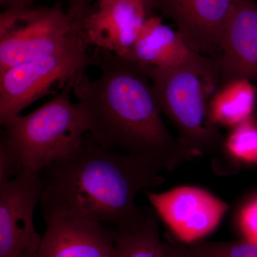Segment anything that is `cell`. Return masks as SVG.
<instances>
[{
    "label": "cell",
    "mask_w": 257,
    "mask_h": 257,
    "mask_svg": "<svg viewBox=\"0 0 257 257\" xmlns=\"http://www.w3.org/2000/svg\"><path fill=\"white\" fill-rule=\"evenodd\" d=\"M94 65L100 75L85 72L74 84V95L87 117L96 143L136 158L162 172H172L196 157L167 128L143 66L96 48Z\"/></svg>",
    "instance_id": "cell-1"
},
{
    "label": "cell",
    "mask_w": 257,
    "mask_h": 257,
    "mask_svg": "<svg viewBox=\"0 0 257 257\" xmlns=\"http://www.w3.org/2000/svg\"><path fill=\"white\" fill-rule=\"evenodd\" d=\"M40 175L44 219L110 223L118 230L133 229L145 219L146 210L135 204L137 194L165 182L158 171L127 154L101 147L89 134Z\"/></svg>",
    "instance_id": "cell-2"
},
{
    "label": "cell",
    "mask_w": 257,
    "mask_h": 257,
    "mask_svg": "<svg viewBox=\"0 0 257 257\" xmlns=\"http://www.w3.org/2000/svg\"><path fill=\"white\" fill-rule=\"evenodd\" d=\"M78 76L71 79L46 104L3 125L0 180L21 172L41 173L82 144L89 133L87 117L80 104L70 99Z\"/></svg>",
    "instance_id": "cell-3"
},
{
    "label": "cell",
    "mask_w": 257,
    "mask_h": 257,
    "mask_svg": "<svg viewBox=\"0 0 257 257\" xmlns=\"http://www.w3.org/2000/svg\"><path fill=\"white\" fill-rule=\"evenodd\" d=\"M143 66L161 113L175 126L179 143L197 157L224 151L225 139L211 120L207 101L215 88L192 69Z\"/></svg>",
    "instance_id": "cell-4"
},
{
    "label": "cell",
    "mask_w": 257,
    "mask_h": 257,
    "mask_svg": "<svg viewBox=\"0 0 257 257\" xmlns=\"http://www.w3.org/2000/svg\"><path fill=\"white\" fill-rule=\"evenodd\" d=\"M84 20L58 7L33 4L3 10L0 15V72L51 55L84 37Z\"/></svg>",
    "instance_id": "cell-5"
},
{
    "label": "cell",
    "mask_w": 257,
    "mask_h": 257,
    "mask_svg": "<svg viewBox=\"0 0 257 257\" xmlns=\"http://www.w3.org/2000/svg\"><path fill=\"white\" fill-rule=\"evenodd\" d=\"M85 37H79L51 55L19 64L0 72V122L18 116L42 96L63 88L90 65Z\"/></svg>",
    "instance_id": "cell-6"
},
{
    "label": "cell",
    "mask_w": 257,
    "mask_h": 257,
    "mask_svg": "<svg viewBox=\"0 0 257 257\" xmlns=\"http://www.w3.org/2000/svg\"><path fill=\"white\" fill-rule=\"evenodd\" d=\"M42 192L40 173L0 180V257H37L42 237L33 216Z\"/></svg>",
    "instance_id": "cell-7"
},
{
    "label": "cell",
    "mask_w": 257,
    "mask_h": 257,
    "mask_svg": "<svg viewBox=\"0 0 257 257\" xmlns=\"http://www.w3.org/2000/svg\"><path fill=\"white\" fill-rule=\"evenodd\" d=\"M126 60L160 69H192L213 87L221 85L219 58H211L191 50L177 30L152 15L142 28Z\"/></svg>",
    "instance_id": "cell-8"
},
{
    "label": "cell",
    "mask_w": 257,
    "mask_h": 257,
    "mask_svg": "<svg viewBox=\"0 0 257 257\" xmlns=\"http://www.w3.org/2000/svg\"><path fill=\"white\" fill-rule=\"evenodd\" d=\"M157 216L182 242H196L215 229L229 205L204 189L182 187L147 192Z\"/></svg>",
    "instance_id": "cell-9"
},
{
    "label": "cell",
    "mask_w": 257,
    "mask_h": 257,
    "mask_svg": "<svg viewBox=\"0 0 257 257\" xmlns=\"http://www.w3.org/2000/svg\"><path fill=\"white\" fill-rule=\"evenodd\" d=\"M236 0H155L154 8L170 19L187 46L219 58L222 37Z\"/></svg>",
    "instance_id": "cell-10"
},
{
    "label": "cell",
    "mask_w": 257,
    "mask_h": 257,
    "mask_svg": "<svg viewBox=\"0 0 257 257\" xmlns=\"http://www.w3.org/2000/svg\"><path fill=\"white\" fill-rule=\"evenodd\" d=\"M153 10V0H97L83 23L87 45L126 60Z\"/></svg>",
    "instance_id": "cell-11"
},
{
    "label": "cell",
    "mask_w": 257,
    "mask_h": 257,
    "mask_svg": "<svg viewBox=\"0 0 257 257\" xmlns=\"http://www.w3.org/2000/svg\"><path fill=\"white\" fill-rule=\"evenodd\" d=\"M45 221L37 257H117L114 230L101 223L62 217Z\"/></svg>",
    "instance_id": "cell-12"
},
{
    "label": "cell",
    "mask_w": 257,
    "mask_h": 257,
    "mask_svg": "<svg viewBox=\"0 0 257 257\" xmlns=\"http://www.w3.org/2000/svg\"><path fill=\"white\" fill-rule=\"evenodd\" d=\"M221 46V85L239 78L257 82V4L254 0L235 1Z\"/></svg>",
    "instance_id": "cell-13"
},
{
    "label": "cell",
    "mask_w": 257,
    "mask_h": 257,
    "mask_svg": "<svg viewBox=\"0 0 257 257\" xmlns=\"http://www.w3.org/2000/svg\"><path fill=\"white\" fill-rule=\"evenodd\" d=\"M209 102L211 120L218 126L234 127L254 116L257 88L247 79L221 84Z\"/></svg>",
    "instance_id": "cell-14"
},
{
    "label": "cell",
    "mask_w": 257,
    "mask_h": 257,
    "mask_svg": "<svg viewBox=\"0 0 257 257\" xmlns=\"http://www.w3.org/2000/svg\"><path fill=\"white\" fill-rule=\"evenodd\" d=\"M117 257H166L156 212L147 209L145 219L133 229L114 230Z\"/></svg>",
    "instance_id": "cell-15"
},
{
    "label": "cell",
    "mask_w": 257,
    "mask_h": 257,
    "mask_svg": "<svg viewBox=\"0 0 257 257\" xmlns=\"http://www.w3.org/2000/svg\"><path fill=\"white\" fill-rule=\"evenodd\" d=\"M166 257H257V243L242 239L231 241L164 242Z\"/></svg>",
    "instance_id": "cell-16"
},
{
    "label": "cell",
    "mask_w": 257,
    "mask_h": 257,
    "mask_svg": "<svg viewBox=\"0 0 257 257\" xmlns=\"http://www.w3.org/2000/svg\"><path fill=\"white\" fill-rule=\"evenodd\" d=\"M224 150L238 162L257 163V116L232 128L225 139Z\"/></svg>",
    "instance_id": "cell-17"
},
{
    "label": "cell",
    "mask_w": 257,
    "mask_h": 257,
    "mask_svg": "<svg viewBox=\"0 0 257 257\" xmlns=\"http://www.w3.org/2000/svg\"><path fill=\"white\" fill-rule=\"evenodd\" d=\"M239 226L243 239L257 243V197L241 209Z\"/></svg>",
    "instance_id": "cell-18"
},
{
    "label": "cell",
    "mask_w": 257,
    "mask_h": 257,
    "mask_svg": "<svg viewBox=\"0 0 257 257\" xmlns=\"http://www.w3.org/2000/svg\"><path fill=\"white\" fill-rule=\"evenodd\" d=\"M90 2L91 0H68V12L77 18H84L92 10Z\"/></svg>",
    "instance_id": "cell-19"
},
{
    "label": "cell",
    "mask_w": 257,
    "mask_h": 257,
    "mask_svg": "<svg viewBox=\"0 0 257 257\" xmlns=\"http://www.w3.org/2000/svg\"><path fill=\"white\" fill-rule=\"evenodd\" d=\"M32 4V0H0V5L4 10Z\"/></svg>",
    "instance_id": "cell-20"
},
{
    "label": "cell",
    "mask_w": 257,
    "mask_h": 257,
    "mask_svg": "<svg viewBox=\"0 0 257 257\" xmlns=\"http://www.w3.org/2000/svg\"><path fill=\"white\" fill-rule=\"evenodd\" d=\"M155 0H153V3H154V2H155Z\"/></svg>",
    "instance_id": "cell-21"
},
{
    "label": "cell",
    "mask_w": 257,
    "mask_h": 257,
    "mask_svg": "<svg viewBox=\"0 0 257 257\" xmlns=\"http://www.w3.org/2000/svg\"><path fill=\"white\" fill-rule=\"evenodd\" d=\"M254 1H255V0H254Z\"/></svg>",
    "instance_id": "cell-22"
}]
</instances>
